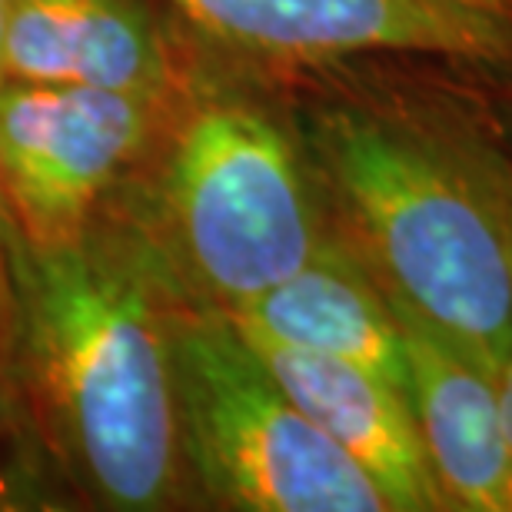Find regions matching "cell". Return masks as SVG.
<instances>
[{
  "label": "cell",
  "mask_w": 512,
  "mask_h": 512,
  "mask_svg": "<svg viewBox=\"0 0 512 512\" xmlns=\"http://www.w3.org/2000/svg\"><path fill=\"white\" fill-rule=\"evenodd\" d=\"M10 366L40 433L97 503L147 512L180 499L173 310L180 286L147 233L97 217L84 237L10 253Z\"/></svg>",
  "instance_id": "1"
},
{
  "label": "cell",
  "mask_w": 512,
  "mask_h": 512,
  "mask_svg": "<svg viewBox=\"0 0 512 512\" xmlns=\"http://www.w3.org/2000/svg\"><path fill=\"white\" fill-rule=\"evenodd\" d=\"M313 163L383 290L499 376L512 346V167L456 120L323 107Z\"/></svg>",
  "instance_id": "2"
},
{
  "label": "cell",
  "mask_w": 512,
  "mask_h": 512,
  "mask_svg": "<svg viewBox=\"0 0 512 512\" xmlns=\"http://www.w3.org/2000/svg\"><path fill=\"white\" fill-rule=\"evenodd\" d=\"M157 140V183L137 227L183 296L230 313L320 247L310 173L263 104L187 74Z\"/></svg>",
  "instance_id": "3"
},
{
  "label": "cell",
  "mask_w": 512,
  "mask_h": 512,
  "mask_svg": "<svg viewBox=\"0 0 512 512\" xmlns=\"http://www.w3.org/2000/svg\"><path fill=\"white\" fill-rule=\"evenodd\" d=\"M173 370L187 469L243 512H389L376 483L283 393L237 323L180 296Z\"/></svg>",
  "instance_id": "4"
},
{
  "label": "cell",
  "mask_w": 512,
  "mask_h": 512,
  "mask_svg": "<svg viewBox=\"0 0 512 512\" xmlns=\"http://www.w3.org/2000/svg\"><path fill=\"white\" fill-rule=\"evenodd\" d=\"M173 97L4 80L0 177L20 240L57 247L84 237L150 157Z\"/></svg>",
  "instance_id": "5"
},
{
  "label": "cell",
  "mask_w": 512,
  "mask_h": 512,
  "mask_svg": "<svg viewBox=\"0 0 512 512\" xmlns=\"http://www.w3.org/2000/svg\"><path fill=\"white\" fill-rule=\"evenodd\" d=\"M200 34L273 64L429 54L473 64L512 57V20L439 0H167Z\"/></svg>",
  "instance_id": "6"
},
{
  "label": "cell",
  "mask_w": 512,
  "mask_h": 512,
  "mask_svg": "<svg viewBox=\"0 0 512 512\" xmlns=\"http://www.w3.org/2000/svg\"><path fill=\"white\" fill-rule=\"evenodd\" d=\"M389 303L403 336L406 399L446 509L512 512L499 376L393 296Z\"/></svg>",
  "instance_id": "7"
},
{
  "label": "cell",
  "mask_w": 512,
  "mask_h": 512,
  "mask_svg": "<svg viewBox=\"0 0 512 512\" xmlns=\"http://www.w3.org/2000/svg\"><path fill=\"white\" fill-rule=\"evenodd\" d=\"M4 77L160 100L187 80L177 50L143 0H14Z\"/></svg>",
  "instance_id": "8"
},
{
  "label": "cell",
  "mask_w": 512,
  "mask_h": 512,
  "mask_svg": "<svg viewBox=\"0 0 512 512\" xmlns=\"http://www.w3.org/2000/svg\"><path fill=\"white\" fill-rule=\"evenodd\" d=\"M243 340L283 393L373 479L389 512L446 509L403 389L356 363L250 333Z\"/></svg>",
  "instance_id": "9"
},
{
  "label": "cell",
  "mask_w": 512,
  "mask_h": 512,
  "mask_svg": "<svg viewBox=\"0 0 512 512\" xmlns=\"http://www.w3.org/2000/svg\"><path fill=\"white\" fill-rule=\"evenodd\" d=\"M227 316L243 333L356 363L406 393L393 303L350 240L323 237L300 270Z\"/></svg>",
  "instance_id": "10"
},
{
  "label": "cell",
  "mask_w": 512,
  "mask_h": 512,
  "mask_svg": "<svg viewBox=\"0 0 512 512\" xmlns=\"http://www.w3.org/2000/svg\"><path fill=\"white\" fill-rule=\"evenodd\" d=\"M24 433H20V403L14 393V366H10V343L0 333V503L20 499L27 493L24 479Z\"/></svg>",
  "instance_id": "11"
},
{
  "label": "cell",
  "mask_w": 512,
  "mask_h": 512,
  "mask_svg": "<svg viewBox=\"0 0 512 512\" xmlns=\"http://www.w3.org/2000/svg\"><path fill=\"white\" fill-rule=\"evenodd\" d=\"M17 243V223L10 213L7 193H4V177H0V333L10 343V323H14V293H10V253Z\"/></svg>",
  "instance_id": "12"
},
{
  "label": "cell",
  "mask_w": 512,
  "mask_h": 512,
  "mask_svg": "<svg viewBox=\"0 0 512 512\" xmlns=\"http://www.w3.org/2000/svg\"><path fill=\"white\" fill-rule=\"evenodd\" d=\"M499 403H503V423H506L509 456H512V346H509L503 370H499Z\"/></svg>",
  "instance_id": "13"
},
{
  "label": "cell",
  "mask_w": 512,
  "mask_h": 512,
  "mask_svg": "<svg viewBox=\"0 0 512 512\" xmlns=\"http://www.w3.org/2000/svg\"><path fill=\"white\" fill-rule=\"evenodd\" d=\"M439 4H453V7H466V10H479V14L512 20V0H439Z\"/></svg>",
  "instance_id": "14"
},
{
  "label": "cell",
  "mask_w": 512,
  "mask_h": 512,
  "mask_svg": "<svg viewBox=\"0 0 512 512\" xmlns=\"http://www.w3.org/2000/svg\"><path fill=\"white\" fill-rule=\"evenodd\" d=\"M10 4L14 0H0V84H4V40H7V20H10Z\"/></svg>",
  "instance_id": "15"
}]
</instances>
